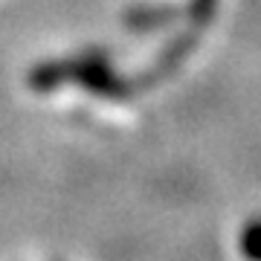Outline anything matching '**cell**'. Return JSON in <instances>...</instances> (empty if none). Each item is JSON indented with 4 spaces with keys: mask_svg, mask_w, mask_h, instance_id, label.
<instances>
[{
    "mask_svg": "<svg viewBox=\"0 0 261 261\" xmlns=\"http://www.w3.org/2000/svg\"><path fill=\"white\" fill-rule=\"evenodd\" d=\"M27 82L35 93H56L58 87L73 82L87 93L99 96V99H111V102H125L137 93L134 82L113 67L111 56L105 49H82L61 61H41L29 70Z\"/></svg>",
    "mask_w": 261,
    "mask_h": 261,
    "instance_id": "cell-1",
    "label": "cell"
},
{
    "mask_svg": "<svg viewBox=\"0 0 261 261\" xmlns=\"http://www.w3.org/2000/svg\"><path fill=\"white\" fill-rule=\"evenodd\" d=\"M238 247L247 261H261V215L244 224L241 235H238Z\"/></svg>",
    "mask_w": 261,
    "mask_h": 261,
    "instance_id": "cell-3",
    "label": "cell"
},
{
    "mask_svg": "<svg viewBox=\"0 0 261 261\" xmlns=\"http://www.w3.org/2000/svg\"><path fill=\"white\" fill-rule=\"evenodd\" d=\"M174 15H177L174 9H160V6H154V9L128 12L125 23H128L130 29H137V32H151V29H160V27H166V23H171Z\"/></svg>",
    "mask_w": 261,
    "mask_h": 261,
    "instance_id": "cell-2",
    "label": "cell"
}]
</instances>
